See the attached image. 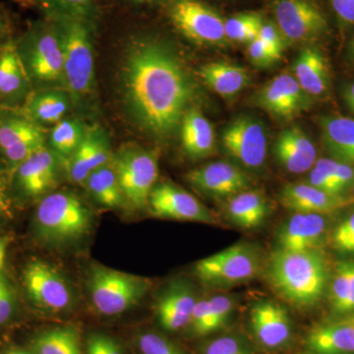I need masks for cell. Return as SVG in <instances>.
<instances>
[{"instance_id": "obj_1", "label": "cell", "mask_w": 354, "mask_h": 354, "mask_svg": "<svg viewBox=\"0 0 354 354\" xmlns=\"http://www.w3.org/2000/svg\"><path fill=\"white\" fill-rule=\"evenodd\" d=\"M120 90L133 123L156 137L180 127L192 106L195 85L174 44L151 27H131L124 37Z\"/></svg>"}, {"instance_id": "obj_2", "label": "cell", "mask_w": 354, "mask_h": 354, "mask_svg": "<svg viewBox=\"0 0 354 354\" xmlns=\"http://www.w3.org/2000/svg\"><path fill=\"white\" fill-rule=\"evenodd\" d=\"M64 53L65 85L74 108L81 113L95 106V41L101 21L75 16H53Z\"/></svg>"}, {"instance_id": "obj_3", "label": "cell", "mask_w": 354, "mask_h": 354, "mask_svg": "<svg viewBox=\"0 0 354 354\" xmlns=\"http://www.w3.org/2000/svg\"><path fill=\"white\" fill-rule=\"evenodd\" d=\"M266 276L272 288L297 308L315 306L328 283V267L319 250L277 249L268 262Z\"/></svg>"}, {"instance_id": "obj_4", "label": "cell", "mask_w": 354, "mask_h": 354, "mask_svg": "<svg viewBox=\"0 0 354 354\" xmlns=\"http://www.w3.org/2000/svg\"><path fill=\"white\" fill-rule=\"evenodd\" d=\"M15 48L32 91L66 90L64 53L53 21L43 17L30 22L15 39Z\"/></svg>"}, {"instance_id": "obj_5", "label": "cell", "mask_w": 354, "mask_h": 354, "mask_svg": "<svg viewBox=\"0 0 354 354\" xmlns=\"http://www.w3.org/2000/svg\"><path fill=\"white\" fill-rule=\"evenodd\" d=\"M93 221L92 212L80 198L68 191H57L39 200L34 232L46 245H68L88 236Z\"/></svg>"}, {"instance_id": "obj_6", "label": "cell", "mask_w": 354, "mask_h": 354, "mask_svg": "<svg viewBox=\"0 0 354 354\" xmlns=\"http://www.w3.org/2000/svg\"><path fill=\"white\" fill-rule=\"evenodd\" d=\"M160 13L174 31L191 43L221 46L228 41L225 17L204 0H164Z\"/></svg>"}, {"instance_id": "obj_7", "label": "cell", "mask_w": 354, "mask_h": 354, "mask_svg": "<svg viewBox=\"0 0 354 354\" xmlns=\"http://www.w3.org/2000/svg\"><path fill=\"white\" fill-rule=\"evenodd\" d=\"M91 302L97 313L118 316L132 309L145 297L150 281L102 265H93L88 272Z\"/></svg>"}, {"instance_id": "obj_8", "label": "cell", "mask_w": 354, "mask_h": 354, "mask_svg": "<svg viewBox=\"0 0 354 354\" xmlns=\"http://www.w3.org/2000/svg\"><path fill=\"white\" fill-rule=\"evenodd\" d=\"M272 20L288 43L312 44L332 31L319 0H270Z\"/></svg>"}, {"instance_id": "obj_9", "label": "cell", "mask_w": 354, "mask_h": 354, "mask_svg": "<svg viewBox=\"0 0 354 354\" xmlns=\"http://www.w3.org/2000/svg\"><path fill=\"white\" fill-rule=\"evenodd\" d=\"M127 204L137 209L148 207L149 197L157 184V153L136 145L121 148L111 160Z\"/></svg>"}, {"instance_id": "obj_10", "label": "cell", "mask_w": 354, "mask_h": 354, "mask_svg": "<svg viewBox=\"0 0 354 354\" xmlns=\"http://www.w3.org/2000/svg\"><path fill=\"white\" fill-rule=\"evenodd\" d=\"M260 268L257 249L248 243H239L200 260L194 270L204 285L227 288L255 278Z\"/></svg>"}, {"instance_id": "obj_11", "label": "cell", "mask_w": 354, "mask_h": 354, "mask_svg": "<svg viewBox=\"0 0 354 354\" xmlns=\"http://www.w3.org/2000/svg\"><path fill=\"white\" fill-rule=\"evenodd\" d=\"M46 146L43 127L21 109L0 106V158L12 174L30 156Z\"/></svg>"}, {"instance_id": "obj_12", "label": "cell", "mask_w": 354, "mask_h": 354, "mask_svg": "<svg viewBox=\"0 0 354 354\" xmlns=\"http://www.w3.org/2000/svg\"><path fill=\"white\" fill-rule=\"evenodd\" d=\"M23 281L30 300L44 311L62 313L73 305L74 293L55 266L35 259L26 265Z\"/></svg>"}, {"instance_id": "obj_13", "label": "cell", "mask_w": 354, "mask_h": 354, "mask_svg": "<svg viewBox=\"0 0 354 354\" xmlns=\"http://www.w3.org/2000/svg\"><path fill=\"white\" fill-rule=\"evenodd\" d=\"M62 160L48 146L30 156L12 172V184L18 195L28 200H41L59 183Z\"/></svg>"}, {"instance_id": "obj_14", "label": "cell", "mask_w": 354, "mask_h": 354, "mask_svg": "<svg viewBox=\"0 0 354 354\" xmlns=\"http://www.w3.org/2000/svg\"><path fill=\"white\" fill-rule=\"evenodd\" d=\"M148 207L152 215L169 220L195 221L215 225L218 220L196 197L176 184H156L149 197Z\"/></svg>"}, {"instance_id": "obj_15", "label": "cell", "mask_w": 354, "mask_h": 354, "mask_svg": "<svg viewBox=\"0 0 354 354\" xmlns=\"http://www.w3.org/2000/svg\"><path fill=\"white\" fill-rule=\"evenodd\" d=\"M223 145L244 167L259 169L264 165L267 155L264 124L252 116H241L223 130Z\"/></svg>"}, {"instance_id": "obj_16", "label": "cell", "mask_w": 354, "mask_h": 354, "mask_svg": "<svg viewBox=\"0 0 354 354\" xmlns=\"http://www.w3.org/2000/svg\"><path fill=\"white\" fill-rule=\"evenodd\" d=\"M255 102L276 118L290 120L310 108L311 97L300 87L295 76L281 74L261 88Z\"/></svg>"}, {"instance_id": "obj_17", "label": "cell", "mask_w": 354, "mask_h": 354, "mask_svg": "<svg viewBox=\"0 0 354 354\" xmlns=\"http://www.w3.org/2000/svg\"><path fill=\"white\" fill-rule=\"evenodd\" d=\"M113 157L108 132L102 127L94 125L87 127L80 145L62 164L70 180L82 184L88 174L111 162Z\"/></svg>"}, {"instance_id": "obj_18", "label": "cell", "mask_w": 354, "mask_h": 354, "mask_svg": "<svg viewBox=\"0 0 354 354\" xmlns=\"http://www.w3.org/2000/svg\"><path fill=\"white\" fill-rule=\"evenodd\" d=\"M186 180L209 196L232 197L249 187L248 176L236 165L214 162L186 174Z\"/></svg>"}, {"instance_id": "obj_19", "label": "cell", "mask_w": 354, "mask_h": 354, "mask_svg": "<svg viewBox=\"0 0 354 354\" xmlns=\"http://www.w3.org/2000/svg\"><path fill=\"white\" fill-rule=\"evenodd\" d=\"M250 326L255 339L268 349L286 346L292 337V321L288 310L274 301H261L250 312Z\"/></svg>"}, {"instance_id": "obj_20", "label": "cell", "mask_w": 354, "mask_h": 354, "mask_svg": "<svg viewBox=\"0 0 354 354\" xmlns=\"http://www.w3.org/2000/svg\"><path fill=\"white\" fill-rule=\"evenodd\" d=\"M194 290L183 279L171 281L158 295L155 305L158 325L167 332H177L189 325L197 304Z\"/></svg>"}, {"instance_id": "obj_21", "label": "cell", "mask_w": 354, "mask_h": 354, "mask_svg": "<svg viewBox=\"0 0 354 354\" xmlns=\"http://www.w3.org/2000/svg\"><path fill=\"white\" fill-rule=\"evenodd\" d=\"M32 92L13 39L0 48V106L22 109Z\"/></svg>"}, {"instance_id": "obj_22", "label": "cell", "mask_w": 354, "mask_h": 354, "mask_svg": "<svg viewBox=\"0 0 354 354\" xmlns=\"http://www.w3.org/2000/svg\"><path fill=\"white\" fill-rule=\"evenodd\" d=\"M327 230L321 214L295 213L279 227V248L290 251L319 250Z\"/></svg>"}, {"instance_id": "obj_23", "label": "cell", "mask_w": 354, "mask_h": 354, "mask_svg": "<svg viewBox=\"0 0 354 354\" xmlns=\"http://www.w3.org/2000/svg\"><path fill=\"white\" fill-rule=\"evenodd\" d=\"M274 152L279 164L291 174L310 171L317 160L316 147L298 127L288 128L279 135Z\"/></svg>"}, {"instance_id": "obj_24", "label": "cell", "mask_w": 354, "mask_h": 354, "mask_svg": "<svg viewBox=\"0 0 354 354\" xmlns=\"http://www.w3.org/2000/svg\"><path fill=\"white\" fill-rule=\"evenodd\" d=\"M281 204L295 213H332L348 203L341 195H333L309 183L288 184L279 195Z\"/></svg>"}, {"instance_id": "obj_25", "label": "cell", "mask_w": 354, "mask_h": 354, "mask_svg": "<svg viewBox=\"0 0 354 354\" xmlns=\"http://www.w3.org/2000/svg\"><path fill=\"white\" fill-rule=\"evenodd\" d=\"M74 108L73 101L65 88H44L32 91L28 97L23 113L39 127L53 125L64 120Z\"/></svg>"}, {"instance_id": "obj_26", "label": "cell", "mask_w": 354, "mask_h": 354, "mask_svg": "<svg viewBox=\"0 0 354 354\" xmlns=\"http://www.w3.org/2000/svg\"><path fill=\"white\" fill-rule=\"evenodd\" d=\"M293 74L310 97H321L330 85V69L323 51L313 44L302 48L293 65Z\"/></svg>"}, {"instance_id": "obj_27", "label": "cell", "mask_w": 354, "mask_h": 354, "mask_svg": "<svg viewBox=\"0 0 354 354\" xmlns=\"http://www.w3.org/2000/svg\"><path fill=\"white\" fill-rule=\"evenodd\" d=\"M306 346L313 354H354V326L346 319L318 326L307 335Z\"/></svg>"}, {"instance_id": "obj_28", "label": "cell", "mask_w": 354, "mask_h": 354, "mask_svg": "<svg viewBox=\"0 0 354 354\" xmlns=\"http://www.w3.org/2000/svg\"><path fill=\"white\" fill-rule=\"evenodd\" d=\"M181 142L188 157L198 160L209 156L215 149V132L209 121L196 108L184 114L180 124Z\"/></svg>"}, {"instance_id": "obj_29", "label": "cell", "mask_w": 354, "mask_h": 354, "mask_svg": "<svg viewBox=\"0 0 354 354\" xmlns=\"http://www.w3.org/2000/svg\"><path fill=\"white\" fill-rule=\"evenodd\" d=\"M320 127L328 152L339 162L354 165V120L341 115L324 116Z\"/></svg>"}, {"instance_id": "obj_30", "label": "cell", "mask_w": 354, "mask_h": 354, "mask_svg": "<svg viewBox=\"0 0 354 354\" xmlns=\"http://www.w3.org/2000/svg\"><path fill=\"white\" fill-rule=\"evenodd\" d=\"M198 74L212 90L225 97L239 94L250 82V75L245 68L227 62L203 65Z\"/></svg>"}, {"instance_id": "obj_31", "label": "cell", "mask_w": 354, "mask_h": 354, "mask_svg": "<svg viewBox=\"0 0 354 354\" xmlns=\"http://www.w3.org/2000/svg\"><path fill=\"white\" fill-rule=\"evenodd\" d=\"M227 213L237 227L252 230L264 223L269 214V204L258 191H242L230 198Z\"/></svg>"}, {"instance_id": "obj_32", "label": "cell", "mask_w": 354, "mask_h": 354, "mask_svg": "<svg viewBox=\"0 0 354 354\" xmlns=\"http://www.w3.org/2000/svg\"><path fill=\"white\" fill-rule=\"evenodd\" d=\"M82 184L88 194L106 208L120 209L127 204L111 162L88 174Z\"/></svg>"}, {"instance_id": "obj_33", "label": "cell", "mask_w": 354, "mask_h": 354, "mask_svg": "<svg viewBox=\"0 0 354 354\" xmlns=\"http://www.w3.org/2000/svg\"><path fill=\"white\" fill-rule=\"evenodd\" d=\"M31 348L35 354H82L80 335L70 326L39 333L32 339Z\"/></svg>"}, {"instance_id": "obj_34", "label": "cell", "mask_w": 354, "mask_h": 354, "mask_svg": "<svg viewBox=\"0 0 354 354\" xmlns=\"http://www.w3.org/2000/svg\"><path fill=\"white\" fill-rule=\"evenodd\" d=\"M87 127L80 118H65L50 130L48 136V148L64 162L80 145Z\"/></svg>"}, {"instance_id": "obj_35", "label": "cell", "mask_w": 354, "mask_h": 354, "mask_svg": "<svg viewBox=\"0 0 354 354\" xmlns=\"http://www.w3.org/2000/svg\"><path fill=\"white\" fill-rule=\"evenodd\" d=\"M36 8L43 12L44 17L53 16H75L101 21L102 10L97 0H34Z\"/></svg>"}, {"instance_id": "obj_36", "label": "cell", "mask_w": 354, "mask_h": 354, "mask_svg": "<svg viewBox=\"0 0 354 354\" xmlns=\"http://www.w3.org/2000/svg\"><path fill=\"white\" fill-rule=\"evenodd\" d=\"M260 11H241L225 17V32L228 41L249 44L258 38L265 20Z\"/></svg>"}, {"instance_id": "obj_37", "label": "cell", "mask_w": 354, "mask_h": 354, "mask_svg": "<svg viewBox=\"0 0 354 354\" xmlns=\"http://www.w3.org/2000/svg\"><path fill=\"white\" fill-rule=\"evenodd\" d=\"M137 344L142 354H186L171 339L158 333L140 334Z\"/></svg>"}, {"instance_id": "obj_38", "label": "cell", "mask_w": 354, "mask_h": 354, "mask_svg": "<svg viewBox=\"0 0 354 354\" xmlns=\"http://www.w3.org/2000/svg\"><path fill=\"white\" fill-rule=\"evenodd\" d=\"M234 308V301L227 295H216L209 298V317L212 334L227 325Z\"/></svg>"}, {"instance_id": "obj_39", "label": "cell", "mask_w": 354, "mask_h": 354, "mask_svg": "<svg viewBox=\"0 0 354 354\" xmlns=\"http://www.w3.org/2000/svg\"><path fill=\"white\" fill-rule=\"evenodd\" d=\"M202 354H253L250 348L234 335H221L202 346Z\"/></svg>"}, {"instance_id": "obj_40", "label": "cell", "mask_w": 354, "mask_h": 354, "mask_svg": "<svg viewBox=\"0 0 354 354\" xmlns=\"http://www.w3.org/2000/svg\"><path fill=\"white\" fill-rule=\"evenodd\" d=\"M16 293L12 283L3 272L0 274V328L4 327L15 315Z\"/></svg>"}, {"instance_id": "obj_41", "label": "cell", "mask_w": 354, "mask_h": 354, "mask_svg": "<svg viewBox=\"0 0 354 354\" xmlns=\"http://www.w3.org/2000/svg\"><path fill=\"white\" fill-rule=\"evenodd\" d=\"M332 239L335 248L339 252L354 254V213L335 227Z\"/></svg>"}, {"instance_id": "obj_42", "label": "cell", "mask_w": 354, "mask_h": 354, "mask_svg": "<svg viewBox=\"0 0 354 354\" xmlns=\"http://www.w3.org/2000/svg\"><path fill=\"white\" fill-rule=\"evenodd\" d=\"M258 38L265 44L268 50L276 57L277 60L281 57L286 39H283V35L279 32V28L274 24V21L265 18Z\"/></svg>"}, {"instance_id": "obj_43", "label": "cell", "mask_w": 354, "mask_h": 354, "mask_svg": "<svg viewBox=\"0 0 354 354\" xmlns=\"http://www.w3.org/2000/svg\"><path fill=\"white\" fill-rule=\"evenodd\" d=\"M86 354H125L120 342L111 335L94 333L88 337Z\"/></svg>"}, {"instance_id": "obj_44", "label": "cell", "mask_w": 354, "mask_h": 354, "mask_svg": "<svg viewBox=\"0 0 354 354\" xmlns=\"http://www.w3.org/2000/svg\"><path fill=\"white\" fill-rule=\"evenodd\" d=\"M191 333L196 337H206L212 334L209 327V299L198 300L189 325Z\"/></svg>"}, {"instance_id": "obj_45", "label": "cell", "mask_w": 354, "mask_h": 354, "mask_svg": "<svg viewBox=\"0 0 354 354\" xmlns=\"http://www.w3.org/2000/svg\"><path fill=\"white\" fill-rule=\"evenodd\" d=\"M330 12L342 30L354 28V0H327Z\"/></svg>"}, {"instance_id": "obj_46", "label": "cell", "mask_w": 354, "mask_h": 354, "mask_svg": "<svg viewBox=\"0 0 354 354\" xmlns=\"http://www.w3.org/2000/svg\"><path fill=\"white\" fill-rule=\"evenodd\" d=\"M247 55L250 62L258 67H268L278 62L259 38L248 44Z\"/></svg>"}, {"instance_id": "obj_47", "label": "cell", "mask_w": 354, "mask_h": 354, "mask_svg": "<svg viewBox=\"0 0 354 354\" xmlns=\"http://www.w3.org/2000/svg\"><path fill=\"white\" fill-rule=\"evenodd\" d=\"M14 21L6 7L0 4V48L15 39Z\"/></svg>"}, {"instance_id": "obj_48", "label": "cell", "mask_w": 354, "mask_h": 354, "mask_svg": "<svg viewBox=\"0 0 354 354\" xmlns=\"http://www.w3.org/2000/svg\"><path fill=\"white\" fill-rule=\"evenodd\" d=\"M335 179L341 192L354 184V169L351 165L337 160Z\"/></svg>"}, {"instance_id": "obj_49", "label": "cell", "mask_w": 354, "mask_h": 354, "mask_svg": "<svg viewBox=\"0 0 354 354\" xmlns=\"http://www.w3.org/2000/svg\"><path fill=\"white\" fill-rule=\"evenodd\" d=\"M308 183L310 185L318 188V189L330 193V194L339 195L329 179L324 176L322 172L316 169L315 167H312L311 171H310Z\"/></svg>"}, {"instance_id": "obj_50", "label": "cell", "mask_w": 354, "mask_h": 354, "mask_svg": "<svg viewBox=\"0 0 354 354\" xmlns=\"http://www.w3.org/2000/svg\"><path fill=\"white\" fill-rule=\"evenodd\" d=\"M121 6L131 11H142L146 9H158L160 12L164 0H118Z\"/></svg>"}, {"instance_id": "obj_51", "label": "cell", "mask_w": 354, "mask_h": 354, "mask_svg": "<svg viewBox=\"0 0 354 354\" xmlns=\"http://www.w3.org/2000/svg\"><path fill=\"white\" fill-rule=\"evenodd\" d=\"M0 215L6 218H12V202L9 197L7 184L3 174L0 171Z\"/></svg>"}, {"instance_id": "obj_52", "label": "cell", "mask_w": 354, "mask_h": 354, "mask_svg": "<svg viewBox=\"0 0 354 354\" xmlns=\"http://www.w3.org/2000/svg\"><path fill=\"white\" fill-rule=\"evenodd\" d=\"M354 312V261H351V272L348 285V298H346V306H344V315L353 313Z\"/></svg>"}, {"instance_id": "obj_53", "label": "cell", "mask_w": 354, "mask_h": 354, "mask_svg": "<svg viewBox=\"0 0 354 354\" xmlns=\"http://www.w3.org/2000/svg\"><path fill=\"white\" fill-rule=\"evenodd\" d=\"M10 243L11 237L7 236V235L0 236V274H1L4 264H6L7 252H8Z\"/></svg>"}, {"instance_id": "obj_54", "label": "cell", "mask_w": 354, "mask_h": 354, "mask_svg": "<svg viewBox=\"0 0 354 354\" xmlns=\"http://www.w3.org/2000/svg\"><path fill=\"white\" fill-rule=\"evenodd\" d=\"M344 95L349 109L354 113V82L349 84L348 87L346 88Z\"/></svg>"}, {"instance_id": "obj_55", "label": "cell", "mask_w": 354, "mask_h": 354, "mask_svg": "<svg viewBox=\"0 0 354 354\" xmlns=\"http://www.w3.org/2000/svg\"><path fill=\"white\" fill-rule=\"evenodd\" d=\"M2 354H35L32 351H26V349L19 348H11L6 349Z\"/></svg>"}, {"instance_id": "obj_56", "label": "cell", "mask_w": 354, "mask_h": 354, "mask_svg": "<svg viewBox=\"0 0 354 354\" xmlns=\"http://www.w3.org/2000/svg\"><path fill=\"white\" fill-rule=\"evenodd\" d=\"M12 1L20 4V6L23 7H29V8L36 7V3H35L34 0H12Z\"/></svg>"}, {"instance_id": "obj_57", "label": "cell", "mask_w": 354, "mask_h": 354, "mask_svg": "<svg viewBox=\"0 0 354 354\" xmlns=\"http://www.w3.org/2000/svg\"><path fill=\"white\" fill-rule=\"evenodd\" d=\"M353 34H351V41H349L348 44V50L351 53V55L354 57V28H353Z\"/></svg>"}, {"instance_id": "obj_58", "label": "cell", "mask_w": 354, "mask_h": 354, "mask_svg": "<svg viewBox=\"0 0 354 354\" xmlns=\"http://www.w3.org/2000/svg\"><path fill=\"white\" fill-rule=\"evenodd\" d=\"M204 1L208 2V3H209V0H204ZM213 1L228 2V3H230V2H234L236 1V0H213Z\"/></svg>"}, {"instance_id": "obj_59", "label": "cell", "mask_w": 354, "mask_h": 354, "mask_svg": "<svg viewBox=\"0 0 354 354\" xmlns=\"http://www.w3.org/2000/svg\"><path fill=\"white\" fill-rule=\"evenodd\" d=\"M346 320L349 321L354 326V315L351 316V318L346 319Z\"/></svg>"}, {"instance_id": "obj_60", "label": "cell", "mask_w": 354, "mask_h": 354, "mask_svg": "<svg viewBox=\"0 0 354 354\" xmlns=\"http://www.w3.org/2000/svg\"><path fill=\"white\" fill-rule=\"evenodd\" d=\"M97 1H99L100 6H101V0H97ZM101 8H102V6H101Z\"/></svg>"}]
</instances>
